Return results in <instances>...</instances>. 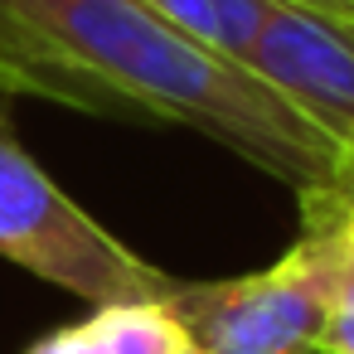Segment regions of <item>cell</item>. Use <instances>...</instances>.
Here are the masks:
<instances>
[{
    "label": "cell",
    "mask_w": 354,
    "mask_h": 354,
    "mask_svg": "<svg viewBox=\"0 0 354 354\" xmlns=\"http://www.w3.org/2000/svg\"><path fill=\"white\" fill-rule=\"evenodd\" d=\"M354 248V223L301 204V238L262 272L223 281H175L170 320L204 354H315Z\"/></svg>",
    "instance_id": "obj_2"
},
{
    "label": "cell",
    "mask_w": 354,
    "mask_h": 354,
    "mask_svg": "<svg viewBox=\"0 0 354 354\" xmlns=\"http://www.w3.org/2000/svg\"><path fill=\"white\" fill-rule=\"evenodd\" d=\"M243 68L325 136H354V20L272 0Z\"/></svg>",
    "instance_id": "obj_4"
},
{
    "label": "cell",
    "mask_w": 354,
    "mask_h": 354,
    "mask_svg": "<svg viewBox=\"0 0 354 354\" xmlns=\"http://www.w3.org/2000/svg\"><path fill=\"white\" fill-rule=\"evenodd\" d=\"M315 354H354V248H349V262H344V277H339V291H335V310L325 320V335H320Z\"/></svg>",
    "instance_id": "obj_8"
},
{
    "label": "cell",
    "mask_w": 354,
    "mask_h": 354,
    "mask_svg": "<svg viewBox=\"0 0 354 354\" xmlns=\"http://www.w3.org/2000/svg\"><path fill=\"white\" fill-rule=\"evenodd\" d=\"M141 6H151L160 20H170L189 39H199V44L243 64V54L252 49L272 0H141Z\"/></svg>",
    "instance_id": "obj_6"
},
{
    "label": "cell",
    "mask_w": 354,
    "mask_h": 354,
    "mask_svg": "<svg viewBox=\"0 0 354 354\" xmlns=\"http://www.w3.org/2000/svg\"><path fill=\"white\" fill-rule=\"evenodd\" d=\"M296 6H310V10H325V15H344V20H354V0H296Z\"/></svg>",
    "instance_id": "obj_9"
},
{
    "label": "cell",
    "mask_w": 354,
    "mask_h": 354,
    "mask_svg": "<svg viewBox=\"0 0 354 354\" xmlns=\"http://www.w3.org/2000/svg\"><path fill=\"white\" fill-rule=\"evenodd\" d=\"M0 257L73 291L88 306L165 301L175 286L170 272L117 243L44 175V165L20 146L6 107H0Z\"/></svg>",
    "instance_id": "obj_3"
},
{
    "label": "cell",
    "mask_w": 354,
    "mask_h": 354,
    "mask_svg": "<svg viewBox=\"0 0 354 354\" xmlns=\"http://www.w3.org/2000/svg\"><path fill=\"white\" fill-rule=\"evenodd\" d=\"M301 204H315V209H330L339 218L354 223V136L339 141V156H335V170L325 185L315 189H301Z\"/></svg>",
    "instance_id": "obj_7"
},
{
    "label": "cell",
    "mask_w": 354,
    "mask_h": 354,
    "mask_svg": "<svg viewBox=\"0 0 354 354\" xmlns=\"http://www.w3.org/2000/svg\"><path fill=\"white\" fill-rule=\"evenodd\" d=\"M175 354H204V349H199V344H189V339H185V344H180V349H175Z\"/></svg>",
    "instance_id": "obj_10"
},
{
    "label": "cell",
    "mask_w": 354,
    "mask_h": 354,
    "mask_svg": "<svg viewBox=\"0 0 354 354\" xmlns=\"http://www.w3.org/2000/svg\"><path fill=\"white\" fill-rule=\"evenodd\" d=\"M35 39L78 73L112 122L189 127L296 194L330 180L339 141L281 102L252 68L189 39L141 0H6Z\"/></svg>",
    "instance_id": "obj_1"
},
{
    "label": "cell",
    "mask_w": 354,
    "mask_h": 354,
    "mask_svg": "<svg viewBox=\"0 0 354 354\" xmlns=\"http://www.w3.org/2000/svg\"><path fill=\"white\" fill-rule=\"evenodd\" d=\"M185 330L160 301H117L93 306L88 320L44 335L30 354H175Z\"/></svg>",
    "instance_id": "obj_5"
}]
</instances>
